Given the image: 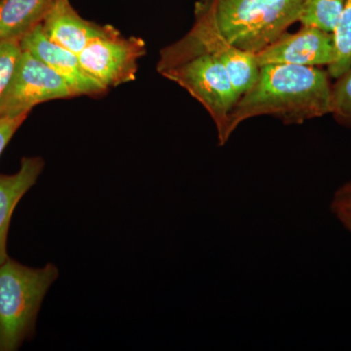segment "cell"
<instances>
[{
    "instance_id": "1",
    "label": "cell",
    "mask_w": 351,
    "mask_h": 351,
    "mask_svg": "<svg viewBox=\"0 0 351 351\" xmlns=\"http://www.w3.org/2000/svg\"><path fill=\"white\" fill-rule=\"evenodd\" d=\"M331 76L317 66L265 64L253 86L240 97L228 120V134L262 115H269L286 125L331 113Z\"/></svg>"
},
{
    "instance_id": "2",
    "label": "cell",
    "mask_w": 351,
    "mask_h": 351,
    "mask_svg": "<svg viewBox=\"0 0 351 351\" xmlns=\"http://www.w3.org/2000/svg\"><path fill=\"white\" fill-rule=\"evenodd\" d=\"M157 71L177 83L209 113L219 145L230 140L228 120L239 97L223 64L193 29L160 52Z\"/></svg>"
},
{
    "instance_id": "3",
    "label": "cell",
    "mask_w": 351,
    "mask_h": 351,
    "mask_svg": "<svg viewBox=\"0 0 351 351\" xmlns=\"http://www.w3.org/2000/svg\"><path fill=\"white\" fill-rule=\"evenodd\" d=\"M58 276L53 263L34 269L10 258L0 265V351L18 350L32 339L44 297Z\"/></svg>"
},
{
    "instance_id": "4",
    "label": "cell",
    "mask_w": 351,
    "mask_h": 351,
    "mask_svg": "<svg viewBox=\"0 0 351 351\" xmlns=\"http://www.w3.org/2000/svg\"><path fill=\"white\" fill-rule=\"evenodd\" d=\"M226 41L257 55L300 22L304 0H209Z\"/></svg>"
},
{
    "instance_id": "5",
    "label": "cell",
    "mask_w": 351,
    "mask_h": 351,
    "mask_svg": "<svg viewBox=\"0 0 351 351\" xmlns=\"http://www.w3.org/2000/svg\"><path fill=\"white\" fill-rule=\"evenodd\" d=\"M73 97L62 76L31 53L22 50L13 75L0 96V117H29L39 104Z\"/></svg>"
},
{
    "instance_id": "6",
    "label": "cell",
    "mask_w": 351,
    "mask_h": 351,
    "mask_svg": "<svg viewBox=\"0 0 351 351\" xmlns=\"http://www.w3.org/2000/svg\"><path fill=\"white\" fill-rule=\"evenodd\" d=\"M147 54L141 38H124L117 29L91 41L78 54L83 69L106 89L133 82L138 61Z\"/></svg>"
},
{
    "instance_id": "7",
    "label": "cell",
    "mask_w": 351,
    "mask_h": 351,
    "mask_svg": "<svg viewBox=\"0 0 351 351\" xmlns=\"http://www.w3.org/2000/svg\"><path fill=\"white\" fill-rule=\"evenodd\" d=\"M336 58L332 32L311 25H302L299 31L284 32L282 36L256 55L258 66L297 64L319 66L334 63Z\"/></svg>"
},
{
    "instance_id": "8",
    "label": "cell",
    "mask_w": 351,
    "mask_h": 351,
    "mask_svg": "<svg viewBox=\"0 0 351 351\" xmlns=\"http://www.w3.org/2000/svg\"><path fill=\"white\" fill-rule=\"evenodd\" d=\"M219 61L226 66L237 96L246 93L257 80L260 66L256 55L234 47L219 34L213 19L209 0H198L193 27Z\"/></svg>"
},
{
    "instance_id": "9",
    "label": "cell",
    "mask_w": 351,
    "mask_h": 351,
    "mask_svg": "<svg viewBox=\"0 0 351 351\" xmlns=\"http://www.w3.org/2000/svg\"><path fill=\"white\" fill-rule=\"evenodd\" d=\"M23 51L31 53L64 78L73 96H101L108 92L103 85L88 75L78 55L53 43L38 25L21 40Z\"/></svg>"
},
{
    "instance_id": "10",
    "label": "cell",
    "mask_w": 351,
    "mask_h": 351,
    "mask_svg": "<svg viewBox=\"0 0 351 351\" xmlns=\"http://www.w3.org/2000/svg\"><path fill=\"white\" fill-rule=\"evenodd\" d=\"M41 25L50 40L76 55L94 39L107 36L115 29L85 20L69 0H53Z\"/></svg>"
},
{
    "instance_id": "11",
    "label": "cell",
    "mask_w": 351,
    "mask_h": 351,
    "mask_svg": "<svg viewBox=\"0 0 351 351\" xmlns=\"http://www.w3.org/2000/svg\"><path fill=\"white\" fill-rule=\"evenodd\" d=\"M44 164L41 157L25 156L17 173L0 174V265L10 258L7 252V239L14 211L25 193L36 184Z\"/></svg>"
},
{
    "instance_id": "12",
    "label": "cell",
    "mask_w": 351,
    "mask_h": 351,
    "mask_svg": "<svg viewBox=\"0 0 351 351\" xmlns=\"http://www.w3.org/2000/svg\"><path fill=\"white\" fill-rule=\"evenodd\" d=\"M53 0H0V41L17 43L43 23Z\"/></svg>"
},
{
    "instance_id": "13",
    "label": "cell",
    "mask_w": 351,
    "mask_h": 351,
    "mask_svg": "<svg viewBox=\"0 0 351 351\" xmlns=\"http://www.w3.org/2000/svg\"><path fill=\"white\" fill-rule=\"evenodd\" d=\"M346 3V0H304L300 23L332 32Z\"/></svg>"
},
{
    "instance_id": "14",
    "label": "cell",
    "mask_w": 351,
    "mask_h": 351,
    "mask_svg": "<svg viewBox=\"0 0 351 351\" xmlns=\"http://www.w3.org/2000/svg\"><path fill=\"white\" fill-rule=\"evenodd\" d=\"M336 46L334 63L328 66L331 78H338L351 68V0H346L345 8L336 29L332 32Z\"/></svg>"
},
{
    "instance_id": "15",
    "label": "cell",
    "mask_w": 351,
    "mask_h": 351,
    "mask_svg": "<svg viewBox=\"0 0 351 351\" xmlns=\"http://www.w3.org/2000/svg\"><path fill=\"white\" fill-rule=\"evenodd\" d=\"M331 113L341 125L351 128V68L332 85Z\"/></svg>"
},
{
    "instance_id": "16",
    "label": "cell",
    "mask_w": 351,
    "mask_h": 351,
    "mask_svg": "<svg viewBox=\"0 0 351 351\" xmlns=\"http://www.w3.org/2000/svg\"><path fill=\"white\" fill-rule=\"evenodd\" d=\"M21 54L20 43L0 41V96L13 75Z\"/></svg>"
},
{
    "instance_id": "17",
    "label": "cell",
    "mask_w": 351,
    "mask_h": 351,
    "mask_svg": "<svg viewBox=\"0 0 351 351\" xmlns=\"http://www.w3.org/2000/svg\"><path fill=\"white\" fill-rule=\"evenodd\" d=\"M27 119L25 117H16V119H3L0 117V156L10 142L11 138L14 137L18 129L22 126L25 120Z\"/></svg>"
},
{
    "instance_id": "18",
    "label": "cell",
    "mask_w": 351,
    "mask_h": 351,
    "mask_svg": "<svg viewBox=\"0 0 351 351\" xmlns=\"http://www.w3.org/2000/svg\"><path fill=\"white\" fill-rule=\"evenodd\" d=\"M351 209V182L343 184L335 193L331 203L332 213L339 210Z\"/></svg>"
},
{
    "instance_id": "19",
    "label": "cell",
    "mask_w": 351,
    "mask_h": 351,
    "mask_svg": "<svg viewBox=\"0 0 351 351\" xmlns=\"http://www.w3.org/2000/svg\"><path fill=\"white\" fill-rule=\"evenodd\" d=\"M334 214L341 221V225L345 226L348 232H351V209L339 210V211L335 212Z\"/></svg>"
}]
</instances>
